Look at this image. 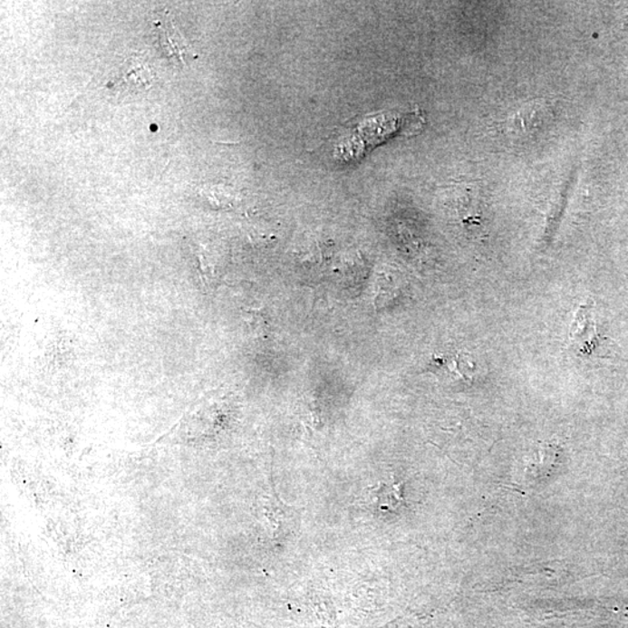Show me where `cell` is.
I'll list each match as a JSON object with an SVG mask.
<instances>
[{
	"label": "cell",
	"mask_w": 628,
	"mask_h": 628,
	"mask_svg": "<svg viewBox=\"0 0 628 628\" xmlns=\"http://www.w3.org/2000/svg\"><path fill=\"white\" fill-rule=\"evenodd\" d=\"M590 310V305L578 307L570 327V343L575 351L583 354H591L598 343L596 324L594 323Z\"/></svg>",
	"instance_id": "2"
},
{
	"label": "cell",
	"mask_w": 628,
	"mask_h": 628,
	"mask_svg": "<svg viewBox=\"0 0 628 628\" xmlns=\"http://www.w3.org/2000/svg\"><path fill=\"white\" fill-rule=\"evenodd\" d=\"M433 365L442 372L447 371L453 377H461V380L469 379L467 372H473L474 368V365L468 362L465 357L459 354L435 356Z\"/></svg>",
	"instance_id": "3"
},
{
	"label": "cell",
	"mask_w": 628,
	"mask_h": 628,
	"mask_svg": "<svg viewBox=\"0 0 628 628\" xmlns=\"http://www.w3.org/2000/svg\"><path fill=\"white\" fill-rule=\"evenodd\" d=\"M154 83V73L142 57L127 59L116 77L108 84L109 89L119 94H138L150 90Z\"/></svg>",
	"instance_id": "1"
}]
</instances>
